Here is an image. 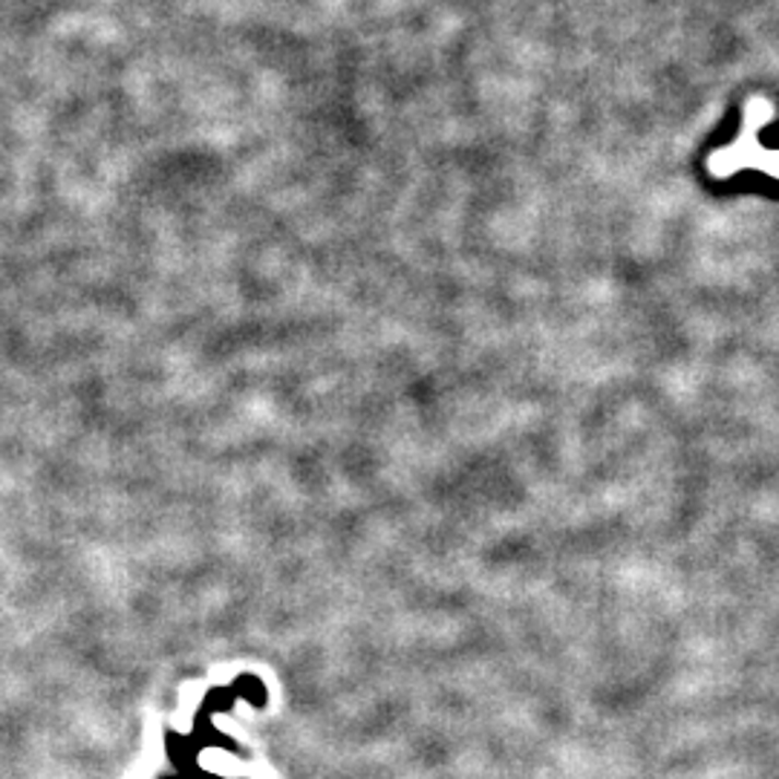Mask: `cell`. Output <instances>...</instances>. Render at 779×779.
I'll list each match as a JSON object with an SVG mask.
<instances>
[{"instance_id":"obj_1","label":"cell","mask_w":779,"mask_h":779,"mask_svg":"<svg viewBox=\"0 0 779 779\" xmlns=\"http://www.w3.org/2000/svg\"><path fill=\"white\" fill-rule=\"evenodd\" d=\"M768 116H771V107L765 105V102H754V105L747 107V125L745 133H742V142L731 147V151H724L722 156H716L713 170H733L740 168V165H747V162L763 160V165H768V170L779 177V153H763V147L754 145L756 121L768 119Z\"/></svg>"}]
</instances>
